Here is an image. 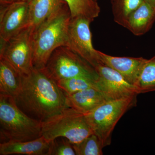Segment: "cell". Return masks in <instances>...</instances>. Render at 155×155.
<instances>
[{"mask_svg": "<svg viewBox=\"0 0 155 155\" xmlns=\"http://www.w3.org/2000/svg\"><path fill=\"white\" fill-rule=\"evenodd\" d=\"M14 98L23 113L41 122L68 107L66 94L57 82L35 69L22 76L21 87Z\"/></svg>", "mask_w": 155, "mask_h": 155, "instance_id": "1", "label": "cell"}, {"mask_svg": "<svg viewBox=\"0 0 155 155\" xmlns=\"http://www.w3.org/2000/svg\"><path fill=\"white\" fill-rule=\"evenodd\" d=\"M71 13L66 3L42 23L32 34L34 69L44 68L57 48L67 46Z\"/></svg>", "mask_w": 155, "mask_h": 155, "instance_id": "2", "label": "cell"}, {"mask_svg": "<svg viewBox=\"0 0 155 155\" xmlns=\"http://www.w3.org/2000/svg\"><path fill=\"white\" fill-rule=\"evenodd\" d=\"M41 136L42 122L23 113L13 97L0 94L1 143L30 141Z\"/></svg>", "mask_w": 155, "mask_h": 155, "instance_id": "3", "label": "cell"}, {"mask_svg": "<svg viewBox=\"0 0 155 155\" xmlns=\"http://www.w3.org/2000/svg\"><path fill=\"white\" fill-rule=\"evenodd\" d=\"M93 134L85 114L72 108H65L42 122V136L49 142L64 137L76 144Z\"/></svg>", "mask_w": 155, "mask_h": 155, "instance_id": "4", "label": "cell"}, {"mask_svg": "<svg viewBox=\"0 0 155 155\" xmlns=\"http://www.w3.org/2000/svg\"><path fill=\"white\" fill-rule=\"evenodd\" d=\"M137 95L108 100L85 114L94 134L99 138L103 147L111 144L113 131L119 120L127 111L137 105Z\"/></svg>", "mask_w": 155, "mask_h": 155, "instance_id": "5", "label": "cell"}, {"mask_svg": "<svg viewBox=\"0 0 155 155\" xmlns=\"http://www.w3.org/2000/svg\"><path fill=\"white\" fill-rule=\"evenodd\" d=\"M42 71L55 81L76 76H85L97 80L95 69L69 48L61 46L52 53Z\"/></svg>", "mask_w": 155, "mask_h": 155, "instance_id": "6", "label": "cell"}, {"mask_svg": "<svg viewBox=\"0 0 155 155\" xmlns=\"http://www.w3.org/2000/svg\"><path fill=\"white\" fill-rule=\"evenodd\" d=\"M32 34L28 26L7 41L1 40L0 58L8 61L22 76L29 75L34 69Z\"/></svg>", "mask_w": 155, "mask_h": 155, "instance_id": "7", "label": "cell"}, {"mask_svg": "<svg viewBox=\"0 0 155 155\" xmlns=\"http://www.w3.org/2000/svg\"><path fill=\"white\" fill-rule=\"evenodd\" d=\"M91 22L81 18H71L68 28L67 46L95 68L103 64L98 51L93 47L90 25Z\"/></svg>", "mask_w": 155, "mask_h": 155, "instance_id": "8", "label": "cell"}, {"mask_svg": "<svg viewBox=\"0 0 155 155\" xmlns=\"http://www.w3.org/2000/svg\"><path fill=\"white\" fill-rule=\"evenodd\" d=\"M0 2V40L7 41L28 27V2Z\"/></svg>", "mask_w": 155, "mask_h": 155, "instance_id": "9", "label": "cell"}, {"mask_svg": "<svg viewBox=\"0 0 155 155\" xmlns=\"http://www.w3.org/2000/svg\"><path fill=\"white\" fill-rule=\"evenodd\" d=\"M98 75V87L108 100H118L138 95L135 87L119 72L104 64L95 68Z\"/></svg>", "mask_w": 155, "mask_h": 155, "instance_id": "10", "label": "cell"}, {"mask_svg": "<svg viewBox=\"0 0 155 155\" xmlns=\"http://www.w3.org/2000/svg\"><path fill=\"white\" fill-rule=\"evenodd\" d=\"M101 62L123 76L134 86L147 59L142 58L114 57L98 51Z\"/></svg>", "mask_w": 155, "mask_h": 155, "instance_id": "11", "label": "cell"}, {"mask_svg": "<svg viewBox=\"0 0 155 155\" xmlns=\"http://www.w3.org/2000/svg\"><path fill=\"white\" fill-rule=\"evenodd\" d=\"M66 95L68 107L84 114L90 113L108 101L101 92L94 88L87 89Z\"/></svg>", "mask_w": 155, "mask_h": 155, "instance_id": "12", "label": "cell"}, {"mask_svg": "<svg viewBox=\"0 0 155 155\" xmlns=\"http://www.w3.org/2000/svg\"><path fill=\"white\" fill-rule=\"evenodd\" d=\"M155 22V9L144 1L130 14L124 27L136 36H141L151 28Z\"/></svg>", "mask_w": 155, "mask_h": 155, "instance_id": "13", "label": "cell"}, {"mask_svg": "<svg viewBox=\"0 0 155 155\" xmlns=\"http://www.w3.org/2000/svg\"><path fill=\"white\" fill-rule=\"evenodd\" d=\"M50 142L44 137L27 141H8L0 143V155H47Z\"/></svg>", "mask_w": 155, "mask_h": 155, "instance_id": "14", "label": "cell"}, {"mask_svg": "<svg viewBox=\"0 0 155 155\" xmlns=\"http://www.w3.org/2000/svg\"><path fill=\"white\" fill-rule=\"evenodd\" d=\"M28 2V27L32 33L66 3L64 0H29Z\"/></svg>", "mask_w": 155, "mask_h": 155, "instance_id": "15", "label": "cell"}, {"mask_svg": "<svg viewBox=\"0 0 155 155\" xmlns=\"http://www.w3.org/2000/svg\"><path fill=\"white\" fill-rule=\"evenodd\" d=\"M22 76L8 61L0 58V94L14 97L22 84Z\"/></svg>", "mask_w": 155, "mask_h": 155, "instance_id": "16", "label": "cell"}, {"mask_svg": "<svg viewBox=\"0 0 155 155\" xmlns=\"http://www.w3.org/2000/svg\"><path fill=\"white\" fill-rule=\"evenodd\" d=\"M69 7L72 18L81 17L91 22L98 17L100 6L94 0H64Z\"/></svg>", "mask_w": 155, "mask_h": 155, "instance_id": "17", "label": "cell"}, {"mask_svg": "<svg viewBox=\"0 0 155 155\" xmlns=\"http://www.w3.org/2000/svg\"><path fill=\"white\" fill-rule=\"evenodd\" d=\"M134 87L137 94L155 91V56L147 59Z\"/></svg>", "mask_w": 155, "mask_h": 155, "instance_id": "18", "label": "cell"}, {"mask_svg": "<svg viewBox=\"0 0 155 155\" xmlns=\"http://www.w3.org/2000/svg\"><path fill=\"white\" fill-rule=\"evenodd\" d=\"M143 2L144 0H111L115 22L124 27L130 14Z\"/></svg>", "mask_w": 155, "mask_h": 155, "instance_id": "19", "label": "cell"}, {"mask_svg": "<svg viewBox=\"0 0 155 155\" xmlns=\"http://www.w3.org/2000/svg\"><path fill=\"white\" fill-rule=\"evenodd\" d=\"M97 81V80L89 77L76 76L59 81L57 84L65 94L70 95L87 89L94 88L99 90Z\"/></svg>", "mask_w": 155, "mask_h": 155, "instance_id": "20", "label": "cell"}, {"mask_svg": "<svg viewBox=\"0 0 155 155\" xmlns=\"http://www.w3.org/2000/svg\"><path fill=\"white\" fill-rule=\"evenodd\" d=\"M77 155H102L103 147L99 138L93 134L82 141L72 144Z\"/></svg>", "mask_w": 155, "mask_h": 155, "instance_id": "21", "label": "cell"}, {"mask_svg": "<svg viewBox=\"0 0 155 155\" xmlns=\"http://www.w3.org/2000/svg\"><path fill=\"white\" fill-rule=\"evenodd\" d=\"M76 155L72 144L64 137H58L50 142L47 155Z\"/></svg>", "mask_w": 155, "mask_h": 155, "instance_id": "22", "label": "cell"}, {"mask_svg": "<svg viewBox=\"0 0 155 155\" xmlns=\"http://www.w3.org/2000/svg\"><path fill=\"white\" fill-rule=\"evenodd\" d=\"M144 1L155 9V0H144Z\"/></svg>", "mask_w": 155, "mask_h": 155, "instance_id": "23", "label": "cell"}, {"mask_svg": "<svg viewBox=\"0 0 155 155\" xmlns=\"http://www.w3.org/2000/svg\"><path fill=\"white\" fill-rule=\"evenodd\" d=\"M3 1H8V2H28L29 0H3Z\"/></svg>", "mask_w": 155, "mask_h": 155, "instance_id": "24", "label": "cell"}, {"mask_svg": "<svg viewBox=\"0 0 155 155\" xmlns=\"http://www.w3.org/2000/svg\"><path fill=\"white\" fill-rule=\"evenodd\" d=\"M95 1H96V2H97V0H94Z\"/></svg>", "mask_w": 155, "mask_h": 155, "instance_id": "25", "label": "cell"}]
</instances>
